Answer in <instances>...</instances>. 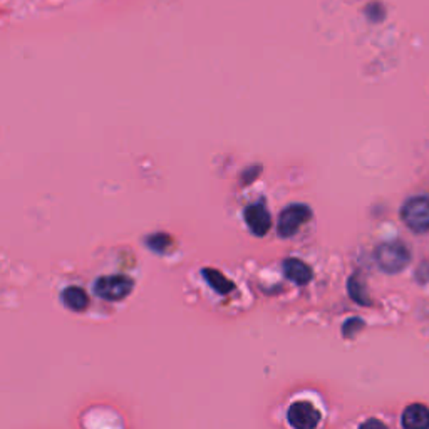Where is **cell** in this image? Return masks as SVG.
<instances>
[{"instance_id":"obj_1","label":"cell","mask_w":429,"mask_h":429,"mask_svg":"<svg viewBox=\"0 0 429 429\" xmlns=\"http://www.w3.org/2000/svg\"><path fill=\"white\" fill-rule=\"evenodd\" d=\"M409 260V250L401 241H387V243L379 245L375 250V262L386 274H397V272L404 270Z\"/></svg>"},{"instance_id":"obj_2","label":"cell","mask_w":429,"mask_h":429,"mask_svg":"<svg viewBox=\"0 0 429 429\" xmlns=\"http://www.w3.org/2000/svg\"><path fill=\"white\" fill-rule=\"evenodd\" d=\"M134 282L129 277L124 275H109L101 277L94 282V294L102 301L107 302H118L126 298L133 292Z\"/></svg>"},{"instance_id":"obj_3","label":"cell","mask_w":429,"mask_h":429,"mask_svg":"<svg viewBox=\"0 0 429 429\" xmlns=\"http://www.w3.org/2000/svg\"><path fill=\"white\" fill-rule=\"evenodd\" d=\"M402 220L416 234L429 230V198L428 196H414L406 201L402 207Z\"/></svg>"},{"instance_id":"obj_4","label":"cell","mask_w":429,"mask_h":429,"mask_svg":"<svg viewBox=\"0 0 429 429\" xmlns=\"http://www.w3.org/2000/svg\"><path fill=\"white\" fill-rule=\"evenodd\" d=\"M312 218V210L307 205H290L279 217V235L282 238H290L298 231L303 223Z\"/></svg>"},{"instance_id":"obj_5","label":"cell","mask_w":429,"mask_h":429,"mask_svg":"<svg viewBox=\"0 0 429 429\" xmlns=\"http://www.w3.org/2000/svg\"><path fill=\"white\" fill-rule=\"evenodd\" d=\"M287 421L295 429H312L320 421V413L310 402H294L287 411Z\"/></svg>"},{"instance_id":"obj_6","label":"cell","mask_w":429,"mask_h":429,"mask_svg":"<svg viewBox=\"0 0 429 429\" xmlns=\"http://www.w3.org/2000/svg\"><path fill=\"white\" fill-rule=\"evenodd\" d=\"M243 217L245 223H247L250 231H252L255 236H263L270 230L272 217L263 203L250 205V207L245 208Z\"/></svg>"},{"instance_id":"obj_7","label":"cell","mask_w":429,"mask_h":429,"mask_svg":"<svg viewBox=\"0 0 429 429\" xmlns=\"http://www.w3.org/2000/svg\"><path fill=\"white\" fill-rule=\"evenodd\" d=\"M284 274L289 280H292L297 285H307L312 280L310 267L298 260V258H285Z\"/></svg>"},{"instance_id":"obj_8","label":"cell","mask_w":429,"mask_h":429,"mask_svg":"<svg viewBox=\"0 0 429 429\" xmlns=\"http://www.w3.org/2000/svg\"><path fill=\"white\" fill-rule=\"evenodd\" d=\"M402 426L408 429H428L429 409L423 404H413L406 408L404 414H402Z\"/></svg>"},{"instance_id":"obj_9","label":"cell","mask_w":429,"mask_h":429,"mask_svg":"<svg viewBox=\"0 0 429 429\" xmlns=\"http://www.w3.org/2000/svg\"><path fill=\"white\" fill-rule=\"evenodd\" d=\"M201 277H203L205 282H207L214 292L220 295H228L235 290L234 282L228 280L222 272L214 270V268H203V270H201Z\"/></svg>"},{"instance_id":"obj_10","label":"cell","mask_w":429,"mask_h":429,"mask_svg":"<svg viewBox=\"0 0 429 429\" xmlns=\"http://www.w3.org/2000/svg\"><path fill=\"white\" fill-rule=\"evenodd\" d=\"M62 303L73 312H84L89 307V297L83 289L67 287L62 290Z\"/></svg>"},{"instance_id":"obj_11","label":"cell","mask_w":429,"mask_h":429,"mask_svg":"<svg viewBox=\"0 0 429 429\" xmlns=\"http://www.w3.org/2000/svg\"><path fill=\"white\" fill-rule=\"evenodd\" d=\"M347 289H349V295L352 297V301L361 303V306H369L370 301L368 298V294H365L364 284L357 279V275L351 277V280H349V284H347Z\"/></svg>"},{"instance_id":"obj_12","label":"cell","mask_w":429,"mask_h":429,"mask_svg":"<svg viewBox=\"0 0 429 429\" xmlns=\"http://www.w3.org/2000/svg\"><path fill=\"white\" fill-rule=\"evenodd\" d=\"M146 245L153 250V252L163 253V252H167V248L171 245V238L164 234H156V235H151L150 238L146 240Z\"/></svg>"},{"instance_id":"obj_13","label":"cell","mask_w":429,"mask_h":429,"mask_svg":"<svg viewBox=\"0 0 429 429\" xmlns=\"http://www.w3.org/2000/svg\"><path fill=\"white\" fill-rule=\"evenodd\" d=\"M365 13H368V17L373 22H381L384 19V8L379 4H370L365 8Z\"/></svg>"},{"instance_id":"obj_14","label":"cell","mask_w":429,"mask_h":429,"mask_svg":"<svg viewBox=\"0 0 429 429\" xmlns=\"http://www.w3.org/2000/svg\"><path fill=\"white\" fill-rule=\"evenodd\" d=\"M359 327H362V320L361 319L347 320V324L344 325V334H346V337H349V335L354 334V329H359Z\"/></svg>"}]
</instances>
